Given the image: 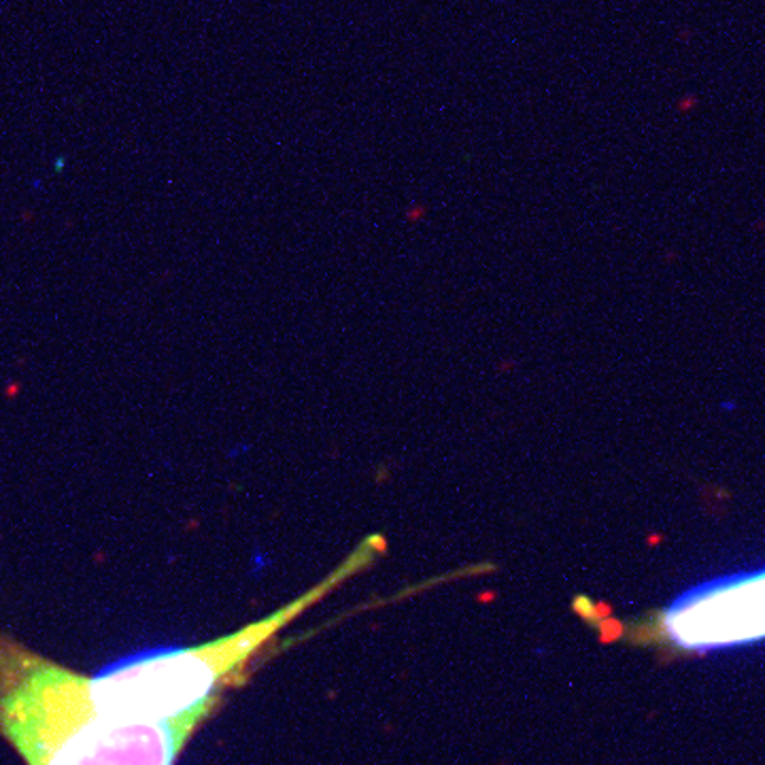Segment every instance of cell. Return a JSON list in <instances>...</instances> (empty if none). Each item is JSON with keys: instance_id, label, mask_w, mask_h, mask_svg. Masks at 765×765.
Returning <instances> with one entry per match:
<instances>
[{"instance_id": "6da1fadb", "label": "cell", "mask_w": 765, "mask_h": 765, "mask_svg": "<svg viewBox=\"0 0 765 765\" xmlns=\"http://www.w3.org/2000/svg\"><path fill=\"white\" fill-rule=\"evenodd\" d=\"M215 708L175 721L105 712L90 676L41 655L0 630V738L26 765H175Z\"/></svg>"}, {"instance_id": "7a4b0ae2", "label": "cell", "mask_w": 765, "mask_h": 765, "mask_svg": "<svg viewBox=\"0 0 765 765\" xmlns=\"http://www.w3.org/2000/svg\"><path fill=\"white\" fill-rule=\"evenodd\" d=\"M364 563L355 553L324 582L232 634L196 647L160 649L117 661L90 676L96 704L119 719L166 723L202 708H215L227 687H234L251 659L281 630L317 604L340 580Z\"/></svg>"}, {"instance_id": "3957f363", "label": "cell", "mask_w": 765, "mask_h": 765, "mask_svg": "<svg viewBox=\"0 0 765 765\" xmlns=\"http://www.w3.org/2000/svg\"><path fill=\"white\" fill-rule=\"evenodd\" d=\"M684 651L721 649L765 638V570L706 582L680 595L638 630Z\"/></svg>"}]
</instances>
